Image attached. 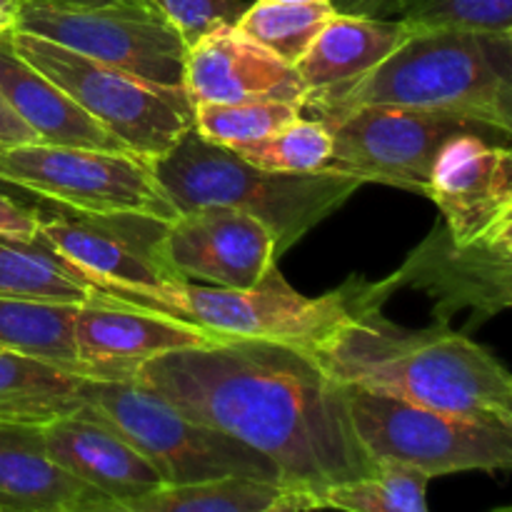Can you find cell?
Listing matches in <instances>:
<instances>
[{
	"mask_svg": "<svg viewBox=\"0 0 512 512\" xmlns=\"http://www.w3.org/2000/svg\"><path fill=\"white\" fill-rule=\"evenodd\" d=\"M0 183L53 200L78 215H178L150 160L135 153L25 143L0 148Z\"/></svg>",
	"mask_w": 512,
	"mask_h": 512,
	"instance_id": "9",
	"label": "cell"
},
{
	"mask_svg": "<svg viewBox=\"0 0 512 512\" xmlns=\"http://www.w3.org/2000/svg\"><path fill=\"white\" fill-rule=\"evenodd\" d=\"M260 3H280V5H308V3H328V0H260Z\"/></svg>",
	"mask_w": 512,
	"mask_h": 512,
	"instance_id": "37",
	"label": "cell"
},
{
	"mask_svg": "<svg viewBox=\"0 0 512 512\" xmlns=\"http://www.w3.org/2000/svg\"><path fill=\"white\" fill-rule=\"evenodd\" d=\"M150 165L178 213L220 205L253 215L273 233L278 258L363 185L333 170L270 173L255 168L230 148L203 140L193 128Z\"/></svg>",
	"mask_w": 512,
	"mask_h": 512,
	"instance_id": "4",
	"label": "cell"
},
{
	"mask_svg": "<svg viewBox=\"0 0 512 512\" xmlns=\"http://www.w3.org/2000/svg\"><path fill=\"white\" fill-rule=\"evenodd\" d=\"M95 295L198 325L220 338H260L313 350L358 310V280L335 293L310 298L285 283L278 265L253 288H218L185 280L128 288L95 285Z\"/></svg>",
	"mask_w": 512,
	"mask_h": 512,
	"instance_id": "5",
	"label": "cell"
},
{
	"mask_svg": "<svg viewBox=\"0 0 512 512\" xmlns=\"http://www.w3.org/2000/svg\"><path fill=\"white\" fill-rule=\"evenodd\" d=\"M358 310L310 350L340 385L373 390L420 408L512 425V378L503 363L448 320L408 330L380 313L388 285L358 280Z\"/></svg>",
	"mask_w": 512,
	"mask_h": 512,
	"instance_id": "2",
	"label": "cell"
},
{
	"mask_svg": "<svg viewBox=\"0 0 512 512\" xmlns=\"http://www.w3.org/2000/svg\"><path fill=\"white\" fill-rule=\"evenodd\" d=\"M40 210H30L25 205L15 203L13 198L0 193V235L10 238H38Z\"/></svg>",
	"mask_w": 512,
	"mask_h": 512,
	"instance_id": "32",
	"label": "cell"
},
{
	"mask_svg": "<svg viewBox=\"0 0 512 512\" xmlns=\"http://www.w3.org/2000/svg\"><path fill=\"white\" fill-rule=\"evenodd\" d=\"M230 150L245 163L270 173H318L333 155V135L323 120L300 115L268 138Z\"/></svg>",
	"mask_w": 512,
	"mask_h": 512,
	"instance_id": "29",
	"label": "cell"
},
{
	"mask_svg": "<svg viewBox=\"0 0 512 512\" xmlns=\"http://www.w3.org/2000/svg\"><path fill=\"white\" fill-rule=\"evenodd\" d=\"M83 375L0 348V420L48 423L83 405Z\"/></svg>",
	"mask_w": 512,
	"mask_h": 512,
	"instance_id": "22",
	"label": "cell"
},
{
	"mask_svg": "<svg viewBox=\"0 0 512 512\" xmlns=\"http://www.w3.org/2000/svg\"><path fill=\"white\" fill-rule=\"evenodd\" d=\"M0 148H3V145H0Z\"/></svg>",
	"mask_w": 512,
	"mask_h": 512,
	"instance_id": "40",
	"label": "cell"
},
{
	"mask_svg": "<svg viewBox=\"0 0 512 512\" xmlns=\"http://www.w3.org/2000/svg\"><path fill=\"white\" fill-rule=\"evenodd\" d=\"M73 340L90 378L130 380L140 363L185 348L220 343V335L178 318L95 295L73 315Z\"/></svg>",
	"mask_w": 512,
	"mask_h": 512,
	"instance_id": "15",
	"label": "cell"
},
{
	"mask_svg": "<svg viewBox=\"0 0 512 512\" xmlns=\"http://www.w3.org/2000/svg\"><path fill=\"white\" fill-rule=\"evenodd\" d=\"M40 433L50 458L105 498L130 500L165 485L158 470L85 405L43 423Z\"/></svg>",
	"mask_w": 512,
	"mask_h": 512,
	"instance_id": "18",
	"label": "cell"
},
{
	"mask_svg": "<svg viewBox=\"0 0 512 512\" xmlns=\"http://www.w3.org/2000/svg\"><path fill=\"white\" fill-rule=\"evenodd\" d=\"M325 125L333 135V155L325 170L418 193H425L435 158L448 140L480 135L510 148L512 138L508 130L478 120L400 105H363Z\"/></svg>",
	"mask_w": 512,
	"mask_h": 512,
	"instance_id": "11",
	"label": "cell"
},
{
	"mask_svg": "<svg viewBox=\"0 0 512 512\" xmlns=\"http://www.w3.org/2000/svg\"><path fill=\"white\" fill-rule=\"evenodd\" d=\"M333 15L335 10L330 3L280 5L258 0L255 5H248L233 25L245 38L278 55L283 63L295 65Z\"/></svg>",
	"mask_w": 512,
	"mask_h": 512,
	"instance_id": "27",
	"label": "cell"
},
{
	"mask_svg": "<svg viewBox=\"0 0 512 512\" xmlns=\"http://www.w3.org/2000/svg\"><path fill=\"white\" fill-rule=\"evenodd\" d=\"M0 95L33 130L38 143L130 153L113 133L73 103L63 88L15 53L10 30L0 33Z\"/></svg>",
	"mask_w": 512,
	"mask_h": 512,
	"instance_id": "20",
	"label": "cell"
},
{
	"mask_svg": "<svg viewBox=\"0 0 512 512\" xmlns=\"http://www.w3.org/2000/svg\"><path fill=\"white\" fill-rule=\"evenodd\" d=\"M393 20L413 30L512 33V0H398Z\"/></svg>",
	"mask_w": 512,
	"mask_h": 512,
	"instance_id": "30",
	"label": "cell"
},
{
	"mask_svg": "<svg viewBox=\"0 0 512 512\" xmlns=\"http://www.w3.org/2000/svg\"><path fill=\"white\" fill-rule=\"evenodd\" d=\"M133 383L190 420L268 458L283 488L318 498L373 473L350 423L343 385L310 350L260 338H225L158 355Z\"/></svg>",
	"mask_w": 512,
	"mask_h": 512,
	"instance_id": "1",
	"label": "cell"
},
{
	"mask_svg": "<svg viewBox=\"0 0 512 512\" xmlns=\"http://www.w3.org/2000/svg\"><path fill=\"white\" fill-rule=\"evenodd\" d=\"M315 510V498L313 495L303 493V490H290L285 488L268 508L260 512H310Z\"/></svg>",
	"mask_w": 512,
	"mask_h": 512,
	"instance_id": "35",
	"label": "cell"
},
{
	"mask_svg": "<svg viewBox=\"0 0 512 512\" xmlns=\"http://www.w3.org/2000/svg\"><path fill=\"white\" fill-rule=\"evenodd\" d=\"M335 13L360 15V18H385L393 20L398 0H328Z\"/></svg>",
	"mask_w": 512,
	"mask_h": 512,
	"instance_id": "34",
	"label": "cell"
},
{
	"mask_svg": "<svg viewBox=\"0 0 512 512\" xmlns=\"http://www.w3.org/2000/svg\"><path fill=\"white\" fill-rule=\"evenodd\" d=\"M303 115V103L285 100H250V103L193 105V130L220 148L255 143Z\"/></svg>",
	"mask_w": 512,
	"mask_h": 512,
	"instance_id": "28",
	"label": "cell"
},
{
	"mask_svg": "<svg viewBox=\"0 0 512 512\" xmlns=\"http://www.w3.org/2000/svg\"><path fill=\"white\" fill-rule=\"evenodd\" d=\"M25 143H38L33 130L15 115V110L5 103L0 95V145L10 148V145H25Z\"/></svg>",
	"mask_w": 512,
	"mask_h": 512,
	"instance_id": "33",
	"label": "cell"
},
{
	"mask_svg": "<svg viewBox=\"0 0 512 512\" xmlns=\"http://www.w3.org/2000/svg\"><path fill=\"white\" fill-rule=\"evenodd\" d=\"M363 105L458 115L512 133V33L413 30L363 80L303 113L328 123Z\"/></svg>",
	"mask_w": 512,
	"mask_h": 512,
	"instance_id": "3",
	"label": "cell"
},
{
	"mask_svg": "<svg viewBox=\"0 0 512 512\" xmlns=\"http://www.w3.org/2000/svg\"><path fill=\"white\" fill-rule=\"evenodd\" d=\"M10 43L140 158H160L193 128V103L183 85L150 83L20 30H10Z\"/></svg>",
	"mask_w": 512,
	"mask_h": 512,
	"instance_id": "7",
	"label": "cell"
},
{
	"mask_svg": "<svg viewBox=\"0 0 512 512\" xmlns=\"http://www.w3.org/2000/svg\"><path fill=\"white\" fill-rule=\"evenodd\" d=\"M13 30L150 83L183 85L188 45L153 0H110L103 5L18 0Z\"/></svg>",
	"mask_w": 512,
	"mask_h": 512,
	"instance_id": "10",
	"label": "cell"
},
{
	"mask_svg": "<svg viewBox=\"0 0 512 512\" xmlns=\"http://www.w3.org/2000/svg\"><path fill=\"white\" fill-rule=\"evenodd\" d=\"M343 390L358 443L373 465H408L430 480L512 465V425L420 408L355 385H343Z\"/></svg>",
	"mask_w": 512,
	"mask_h": 512,
	"instance_id": "8",
	"label": "cell"
},
{
	"mask_svg": "<svg viewBox=\"0 0 512 512\" xmlns=\"http://www.w3.org/2000/svg\"><path fill=\"white\" fill-rule=\"evenodd\" d=\"M83 405L118 430L163 478L193 485L223 478L278 483V470L248 445L200 425L133 380L85 378Z\"/></svg>",
	"mask_w": 512,
	"mask_h": 512,
	"instance_id": "6",
	"label": "cell"
},
{
	"mask_svg": "<svg viewBox=\"0 0 512 512\" xmlns=\"http://www.w3.org/2000/svg\"><path fill=\"white\" fill-rule=\"evenodd\" d=\"M493 512H510V508H500V510H493Z\"/></svg>",
	"mask_w": 512,
	"mask_h": 512,
	"instance_id": "39",
	"label": "cell"
},
{
	"mask_svg": "<svg viewBox=\"0 0 512 512\" xmlns=\"http://www.w3.org/2000/svg\"><path fill=\"white\" fill-rule=\"evenodd\" d=\"M390 288H418L435 298V315L473 308L475 313L498 315L512 303V230L480 243L455 245L440 225L403 268L388 278Z\"/></svg>",
	"mask_w": 512,
	"mask_h": 512,
	"instance_id": "14",
	"label": "cell"
},
{
	"mask_svg": "<svg viewBox=\"0 0 512 512\" xmlns=\"http://www.w3.org/2000/svg\"><path fill=\"white\" fill-rule=\"evenodd\" d=\"M163 225L135 215L40 218L38 238L93 285L150 288L170 283L155 260V240Z\"/></svg>",
	"mask_w": 512,
	"mask_h": 512,
	"instance_id": "16",
	"label": "cell"
},
{
	"mask_svg": "<svg viewBox=\"0 0 512 512\" xmlns=\"http://www.w3.org/2000/svg\"><path fill=\"white\" fill-rule=\"evenodd\" d=\"M15 3H18V0H0V33H8V30H13Z\"/></svg>",
	"mask_w": 512,
	"mask_h": 512,
	"instance_id": "36",
	"label": "cell"
},
{
	"mask_svg": "<svg viewBox=\"0 0 512 512\" xmlns=\"http://www.w3.org/2000/svg\"><path fill=\"white\" fill-rule=\"evenodd\" d=\"M430 478L423 470L398 463H378L373 473L353 483L335 485L318 498V510L340 512H430Z\"/></svg>",
	"mask_w": 512,
	"mask_h": 512,
	"instance_id": "26",
	"label": "cell"
},
{
	"mask_svg": "<svg viewBox=\"0 0 512 512\" xmlns=\"http://www.w3.org/2000/svg\"><path fill=\"white\" fill-rule=\"evenodd\" d=\"M78 305L0 295V348L48 360L90 378L80 365L73 340V315Z\"/></svg>",
	"mask_w": 512,
	"mask_h": 512,
	"instance_id": "25",
	"label": "cell"
},
{
	"mask_svg": "<svg viewBox=\"0 0 512 512\" xmlns=\"http://www.w3.org/2000/svg\"><path fill=\"white\" fill-rule=\"evenodd\" d=\"M53 3H65V5H103L110 0H53Z\"/></svg>",
	"mask_w": 512,
	"mask_h": 512,
	"instance_id": "38",
	"label": "cell"
},
{
	"mask_svg": "<svg viewBox=\"0 0 512 512\" xmlns=\"http://www.w3.org/2000/svg\"><path fill=\"white\" fill-rule=\"evenodd\" d=\"M413 35L400 20L335 13L293 65L305 88V105L335 98L378 68Z\"/></svg>",
	"mask_w": 512,
	"mask_h": 512,
	"instance_id": "19",
	"label": "cell"
},
{
	"mask_svg": "<svg viewBox=\"0 0 512 512\" xmlns=\"http://www.w3.org/2000/svg\"><path fill=\"white\" fill-rule=\"evenodd\" d=\"M153 3L178 30L185 45H193L220 25H233L248 8L243 0H153Z\"/></svg>",
	"mask_w": 512,
	"mask_h": 512,
	"instance_id": "31",
	"label": "cell"
},
{
	"mask_svg": "<svg viewBox=\"0 0 512 512\" xmlns=\"http://www.w3.org/2000/svg\"><path fill=\"white\" fill-rule=\"evenodd\" d=\"M423 195L438 205L445 233L455 245L512 230V150L480 135L448 140Z\"/></svg>",
	"mask_w": 512,
	"mask_h": 512,
	"instance_id": "13",
	"label": "cell"
},
{
	"mask_svg": "<svg viewBox=\"0 0 512 512\" xmlns=\"http://www.w3.org/2000/svg\"><path fill=\"white\" fill-rule=\"evenodd\" d=\"M155 260L170 280L253 288L278 263L275 238L258 218L233 208L180 210L155 240Z\"/></svg>",
	"mask_w": 512,
	"mask_h": 512,
	"instance_id": "12",
	"label": "cell"
},
{
	"mask_svg": "<svg viewBox=\"0 0 512 512\" xmlns=\"http://www.w3.org/2000/svg\"><path fill=\"white\" fill-rule=\"evenodd\" d=\"M100 498L50 458L38 423L0 420V512H80Z\"/></svg>",
	"mask_w": 512,
	"mask_h": 512,
	"instance_id": "21",
	"label": "cell"
},
{
	"mask_svg": "<svg viewBox=\"0 0 512 512\" xmlns=\"http://www.w3.org/2000/svg\"><path fill=\"white\" fill-rule=\"evenodd\" d=\"M283 485L253 478H223L193 485H160L130 500L100 498L80 512H260Z\"/></svg>",
	"mask_w": 512,
	"mask_h": 512,
	"instance_id": "24",
	"label": "cell"
},
{
	"mask_svg": "<svg viewBox=\"0 0 512 512\" xmlns=\"http://www.w3.org/2000/svg\"><path fill=\"white\" fill-rule=\"evenodd\" d=\"M0 295L83 305L95 298V285L40 238L0 235Z\"/></svg>",
	"mask_w": 512,
	"mask_h": 512,
	"instance_id": "23",
	"label": "cell"
},
{
	"mask_svg": "<svg viewBox=\"0 0 512 512\" xmlns=\"http://www.w3.org/2000/svg\"><path fill=\"white\" fill-rule=\"evenodd\" d=\"M183 88L190 103H303L305 88L293 65L245 38L235 25H220L188 45Z\"/></svg>",
	"mask_w": 512,
	"mask_h": 512,
	"instance_id": "17",
	"label": "cell"
}]
</instances>
